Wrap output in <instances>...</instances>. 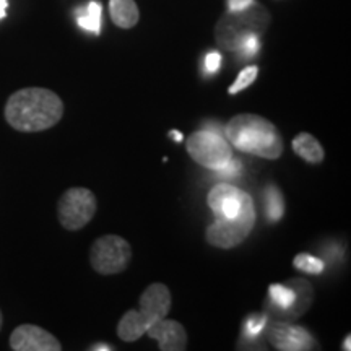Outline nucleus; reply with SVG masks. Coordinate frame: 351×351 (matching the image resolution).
<instances>
[{
  "mask_svg": "<svg viewBox=\"0 0 351 351\" xmlns=\"http://www.w3.org/2000/svg\"><path fill=\"white\" fill-rule=\"evenodd\" d=\"M3 114L15 130L34 134L51 129L62 119L64 103L54 91L46 88H23L7 99Z\"/></svg>",
  "mask_w": 351,
  "mask_h": 351,
  "instance_id": "1",
  "label": "nucleus"
},
{
  "mask_svg": "<svg viewBox=\"0 0 351 351\" xmlns=\"http://www.w3.org/2000/svg\"><path fill=\"white\" fill-rule=\"evenodd\" d=\"M225 134L232 147L263 160H278L283 140L278 129L257 114H238L226 124Z\"/></svg>",
  "mask_w": 351,
  "mask_h": 351,
  "instance_id": "2",
  "label": "nucleus"
},
{
  "mask_svg": "<svg viewBox=\"0 0 351 351\" xmlns=\"http://www.w3.org/2000/svg\"><path fill=\"white\" fill-rule=\"evenodd\" d=\"M270 25V13L261 3H251L238 12L228 10L215 26V39L223 49L236 52L251 34H262Z\"/></svg>",
  "mask_w": 351,
  "mask_h": 351,
  "instance_id": "3",
  "label": "nucleus"
},
{
  "mask_svg": "<svg viewBox=\"0 0 351 351\" xmlns=\"http://www.w3.org/2000/svg\"><path fill=\"white\" fill-rule=\"evenodd\" d=\"M254 223H256V207L252 197L245 199L244 208L236 218L215 219L213 225L208 226L205 238L207 243L218 249H232L239 245L251 234Z\"/></svg>",
  "mask_w": 351,
  "mask_h": 351,
  "instance_id": "4",
  "label": "nucleus"
},
{
  "mask_svg": "<svg viewBox=\"0 0 351 351\" xmlns=\"http://www.w3.org/2000/svg\"><path fill=\"white\" fill-rule=\"evenodd\" d=\"M98 200L86 187H70L57 202V218L67 231H78L91 221Z\"/></svg>",
  "mask_w": 351,
  "mask_h": 351,
  "instance_id": "5",
  "label": "nucleus"
},
{
  "mask_svg": "<svg viewBox=\"0 0 351 351\" xmlns=\"http://www.w3.org/2000/svg\"><path fill=\"white\" fill-rule=\"evenodd\" d=\"M132 258V247L124 238L116 234L101 236L91 245L90 262L99 275H116L127 269Z\"/></svg>",
  "mask_w": 351,
  "mask_h": 351,
  "instance_id": "6",
  "label": "nucleus"
},
{
  "mask_svg": "<svg viewBox=\"0 0 351 351\" xmlns=\"http://www.w3.org/2000/svg\"><path fill=\"white\" fill-rule=\"evenodd\" d=\"M187 153L192 160L208 169H217L232 158L231 145L218 132L204 129L194 132L187 140Z\"/></svg>",
  "mask_w": 351,
  "mask_h": 351,
  "instance_id": "7",
  "label": "nucleus"
},
{
  "mask_svg": "<svg viewBox=\"0 0 351 351\" xmlns=\"http://www.w3.org/2000/svg\"><path fill=\"white\" fill-rule=\"evenodd\" d=\"M270 343L280 351H307L317 348V341L306 328L289 322H274L267 330Z\"/></svg>",
  "mask_w": 351,
  "mask_h": 351,
  "instance_id": "8",
  "label": "nucleus"
},
{
  "mask_svg": "<svg viewBox=\"0 0 351 351\" xmlns=\"http://www.w3.org/2000/svg\"><path fill=\"white\" fill-rule=\"evenodd\" d=\"M247 192L231 186V184H218L208 194V207L218 219L236 218L243 212Z\"/></svg>",
  "mask_w": 351,
  "mask_h": 351,
  "instance_id": "9",
  "label": "nucleus"
},
{
  "mask_svg": "<svg viewBox=\"0 0 351 351\" xmlns=\"http://www.w3.org/2000/svg\"><path fill=\"white\" fill-rule=\"evenodd\" d=\"M10 348L13 351H60L62 345L51 332L25 324L12 332Z\"/></svg>",
  "mask_w": 351,
  "mask_h": 351,
  "instance_id": "10",
  "label": "nucleus"
},
{
  "mask_svg": "<svg viewBox=\"0 0 351 351\" xmlns=\"http://www.w3.org/2000/svg\"><path fill=\"white\" fill-rule=\"evenodd\" d=\"M147 335L158 341L161 351H184L187 348V332L178 320L160 319L148 327Z\"/></svg>",
  "mask_w": 351,
  "mask_h": 351,
  "instance_id": "11",
  "label": "nucleus"
},
{
  "mask_svg": "<svg viewBox=\"0 0 351 351\" xmlns=\"http://www.w3.org/2000/svg\"><path fill=\"white\" fill-rule=\"evenodd\" d=\"M140 314L152 326L156 320L166 317L171 311V291L163 283H153L140 296Z\"/></svg>",
  "mask_w": 351,
  "mask_h": 351,
  "instance_id": "12",
  "label": "nucleus"
},
{
  "mask_svg": "<svg viewBox=\"0 0 351 351\" xmlns=\"http://www.w3.org/2000/svg\"><path fill=\"white\" fill-rule=\"evenodd\" d=\"M148 322L143 319V315L140 314L137 309H130L122 315L119 320V326H117V337L125 343H132V341H137L138 339L147 333L148 330Z\"/></svg>",
  "mask_w": 351,
  "mask_h": 351,
  "instance_id": "13",
  "label": "nucleus"
},
{
  "mask_svg": "<svg viewBox=\"0 0 351 351\" xmlns=\"http://www.w3.org/2000/svg\"><path fill=\"white\" fill-rule=\"evenodd\" d=\"M109 13L114 25L130 29L138 23L140 10L134 0H109Z\"/></svg>",
  "mask_w": 351,
  "mask_h": 351,
  "instance_id": "14",
  "label": "nucleus"
},
{
  "mask_svg": "<svg viewBox=\"0 0 351 351\" xmlns=\"http://www.w3.org/2000/svg\"><path fill=\"white\" fill-rule=\"evenodd\" d=\"M293 152L309 165L322 163L324 158H326V153H324V148L319 140L314 135L304 134V132L298 134L293 140Z\"/></svg>",
  "mask_w": 351,
  "mask_h": 351,
  "instance_id": "15",
  "label": "nucleus"
},
{
  "mask_svg": "<svg viewBox=\"0 0 351 351\" xmlns=\"http://www.w3.org/2000/svg\"><path fill=\"white\" fill-rule=\"evenodd\" d=\"M101 3L99 2H90L86 7H82L77 10V21L80 28L85 32L99 34L101 32Z\"/></svg>",
  "mask_w": 351,
  "mask_h": 351,
  "instance_id": "16",
  "label": "nucleus"
},
{
  "mask_svg": "<svg viewBox=\"0 0 351 351\" xmlns=\"http://www.w3.org/2000/svg\"><path fill=\"white\" fill-rule=\"evenodd\" d=\"M285 215V200L282 191L270 184L265 189V217L270 223H276L283 218Z\"/></svg>",
  "mask_w": 351,
  "mask_h": 351,
  "instance_id": "17",
  "label": "nucleus"
},
{
  "mask_svg": "<svg viewBox=\"0 0 351 351\" xmlns=\"http://www.w3.org/2000/svg\"><path fill=\"white\" fill-rule=\"evenodd\" d=\"M293 263H295L298 270L306 271V274L309 275H320L324 271V269H326V263H324V261H320L319 257H314L306 252L298 254Z\"/></svg>",
  "mask_w": 351,
  "mask_h": 351,
  "instance_id": "18",
  "label": "nucleus"
},
{
  "mask_svg": "<svg viewBox=\"0 0 351 351\" xmlns=\"http://www.w3.org/2000/svg\"><path fill=\"white\" fill-rule=\"evenodd\" d=\"M258 75V67L257 65H251V67H245L241 70L236 82L230 86V95H238L239 91L245 90L247 86H251Z\"/></svg>",
  "mask_w": 351,
  "mask_h": 351,
  "instance_id": "19",
  "label": "nucleus"
},
{
  "mask_svg": "<svg viewBox=\"0 0 351 351\" xmlns=\"http://www.w3.org/2000/svg\"><path fill=\"white\" fill-rule=\"evenodd\" d=\"M267 314H252L245 319L244 327H243V335L247 337V339H256V337L261 335L263 328L267 327Z\"/></svg>",
  "mask_w": 351,
  "mask_h": 351,
  "instance_id": "20",
  "label": "nucleus"
},
{
  "mask_svg": "<svg viewBox=\"0 0 351 351\" xmlns=\"http://www.w3.org/2000/svg\"><path fill=\"white\" fill-rule=\"evenodd\" d=\"M261 49V34H251L241 43V46L238 47V54L243 57V59H251Z\"/></svg>",
  "mask_w": 351,
  "mask_h": 351,
  "instance_id": "21",
  "label": "nucleus"
},
{
  "mask_svg": "<svg viewBox=\"0 0 351 351\" xmlns=\"http://www.w3.org/2000/svg\"><path fill=\"white\" fill-rule=\"evenodd\" d=\"M241 169H243L241 161L236 160V158H231L228 163L219 166V168H217V169H213V173L219 179H226V178H236V176L239 174Z\"/></svg>",
  "mask_w": 351,
  "mask_h": 351,
  "instance_id": "22",
  "label": "nucleus"
},
{
  "mask_svg": "<svg viewBox=\"0 0 351 351\" xmlns=\"http://www.w3.org/2000/svg\"><path fill=\"white\" fill-rule=\"evenodd\" d=\"M221 67V54L219 52H208L204 60V70L207 73H217Z\"/></svg>",
  "mask_w": 351,
  "mask_h": 351,
  "instance_id": "23",
  "label": "nucleus"
},
{
  "mask_svg": "<svg viewBox=\"0 0 351 351\" xmlns=\"http://www.w3.org/2000/svg\"><path fill=\"white\" fill-rule=\"evenodd\" d=\"M254 0H228V10L230 12H238L243 8L249 7Z\"/></svg>",
  "mask_w": 351,
  "mask_h": 351,
  "instance_id": "24",
  "label": "nucleus"
},
{
  "mask_svg": "<svg viewBox=\"0 0 351 351\" xmlns=\"http://www.w3.org/2000/svg\"><path fill=\"white\" fill-rule=\"evenodd\" d=\"M91 351H103V350H106V351H111V350H114L111 345H108V343H96L95 346H91L90 348Z\"/></svg>",
  "mask_w": 351,
  "mask_h": 351,
  "instance_id": "25",
  "label": "nucleus"
},
{
  "mask_svg": "<svg viewBox=\"0 0 351 351\" xmlns=\"http://www.w3.org/2000/svg\"><path fill=\"white\" fill-rule=\"evenodd\" d=\"M168 135L174 140V142H182V140H184V135L179 130H171Z\"/></svg>",
  "mask_w": 351,
  "mask_h": 351,
  "instance_id": "26",
  "label": "nucleus"
},
{
  "mask_svg": "<svg viewBox=\"0 0 351 351\" xmlns=\"http://www.w3.org/2000/svg\"><path fill=\"white\" fill-rule=\"evenodd\" d=\"M7 7H8L7 0H0V20L5 19V15H7Z\"/></svg>",
  "mask_w": 351,
  "mask_h": 351,
  "instance_id": "27",
  "label": "nucleus"
},
{
  "mask_svg": "<svg viewBox=\"0 0 351 351\" xmlns=\"http://www.w3.org/2000/svg\"><path fill=\"white\" fill-rule=\"evenodd\" d=\"M341 350H346V351L351 350V335H346L343 345H341Z\"/></svg>",
  "mask_w": 351,
  "mask_h": 351,
  "instance_id": "28",
  "label": "nucleus"
},
{
  "mask_svg": "<svg viewBox=\"0 0 351 351\" xmlns=\"http://www.w3.org/2000/svg\"><path fill=\"white\" fill-rule=\"evenodd\" d=\"M2 324H3V317H2V311H0V328H2Z\"/></svg>",
  "mask_w": 351,
  "mask_h": 351,
  "instance_id": "29",
  "label": "nucleus"
}]
</instances>
